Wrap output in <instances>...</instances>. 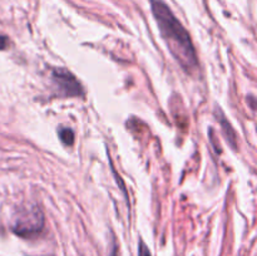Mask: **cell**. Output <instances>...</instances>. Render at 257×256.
<instances>
[{"label":"cell","mask_w":257,"mask_h":256,"mask_svg":"<svg viewBox=\"0 0 257 256\" xmlns=\"http://www.w3.org/2000/svg\"><path fill=\"white\" fill-rule=\"evenodd\" d=\"M153 17L168 50L186 72H192L198 67L197 54L190 34L172 10L162 0H151Z\"/></svg>","instance_id":"1"},{"label":"cell","mask_w":257,"mask_h":256,"mask_svg":"<svg viewBox=\"0 0 257 256\" xmlns=\"http://www.w3.org/2000/svg\"><path fill=\"white\" fill-rule=\"evenodd\" d=\"M44 215L37 206L20 208L14 216L12 230L20 237H32L44 228Z\"/></svg>","instance_id":"2"},{"label":"cell","mask_w":257,"mask_h":256,"mask_svg":"<svg viewBox=\"0 0 257 256\" xmlns=\"http://www.w3.org/2000/svg\"><path fill=\"white\" fill-rule=\"evenodd\" d=\"M52 79L58 87L60 94L65 97H83L84 95L82 84L68 69L54 68L52 70Z\"/></svg>","instance_id":"3"},{"label":"cell","mask_w":257,"mask_h":256,"mask_svg":"<svg viewBox=\"0 0 257 256\" xmlns=\"http://www.w3.org/2000/svg\"><path fill=\"white\" fill-rule=\"evenodd\" d=\"M220 122H221V125H222L223 135L226 136V140L230 142V145L232 146L233 148H236V132H235V130H233L232 125L230 124V122H228V120L226 119V118L223 117L222 114H221V117H220Z\"/></svg>","instance_id":"4"},{"label":"cell","mask_w":257,"mask_h":256,"mask_svg":"<svg viewBox=\"0 0 257 256\" xmlns=\"http://www.w3.org/2000/svg\"><path fill=\"white\" fill-rule=\"evenodd\" d=\"M58 135H59L60 141L64 143L65 146H72L74 143V132L68 127H60L58 130Z\"/></svg>","instance_id":"5"},{"label":"cell","mask_w":257,"mask_h":256,"mask_svg":"<svg viewBox=\"0 0 257 256\" xmlns=\"http://www.w3.org/2000/svg\"><path fill=\"white\" fill-rule=\"evenodd\" d=\"M138 256H152L151 255L150 248L147 247L145 242L142 240L140 241V247H138Z\"/></svg>","instance_id":"6"},{"label":"cell","mask_w":257,"mask_h":256,"mask_svg":"<svg viewBox=\"0 0 257 256\" xmlns=\"http://www.w3.org/2000/svg\"><path fill=\"white\" fill-rule=\"evenodd\" d=\"M9 47V38L7 35L0 34V50H4Z\"/></svg>","instance_id":"7"}]
</instances>
